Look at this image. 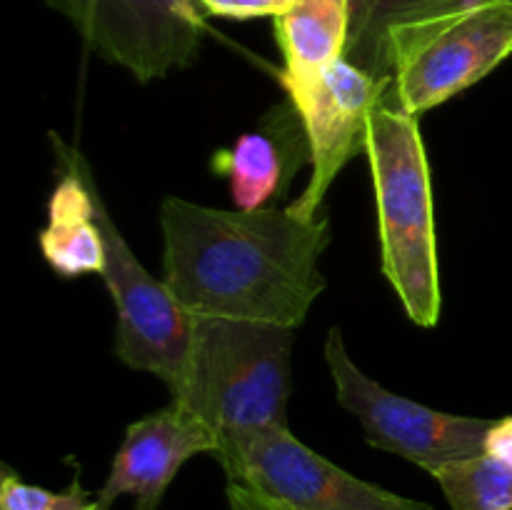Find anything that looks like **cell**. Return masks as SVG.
Here are the masks:
<instances>
[{
    "label": "cell",
    "mask_w": 512,
    "mask_h": 510,
    "mask_svg": "<svg viewBox=\"0 0 512 510\" xmlns=\"http://www.w3.org/2000/svg\"><path fill=\"white\" fill-rule=\"evenodd\" d=\"M160 233L163 280L195 318L298 330L325 290V213L303 218L290 205L218 210L168 195L160 203Z\"/></svg>",
    "instance_id": "1"
},
{
    "label": "cell",
    "mask_w": 512,
    "mask_h": 510,
    "mask_svg": "<svg viewBox=\"0 0 512 510\" xmlns=\"http://www.w3.org/2000/svg\"><path fill=\"white\" fill-rule=\"evenodd\" d=\"M365 155L378 208L380 268L405 315L433 328L443 310L433 185L420 123L385 100L370 118Z\"/></svg>",
    "instance_id": "2"
},
{
    "label": "cell",
    "mask_w": 512,
    "mask_h": 510,
    "mask_svg": "<svg viewBox=\"0 0 512 510\" xmlns=\"http://www.w3.org/2000/svg\"><path fill=\"white\" fill-rule=\"evenodd\" d=\"M293 338L285 325L195 318L188 365L170 400L198 415L220 448L288 425Z\"/></svg>",
    "instance_id": "3"
},
{
    "label": "cell",
    "mask_w": 512,
    "mask_h": 510,
    "mask_svg": "<svg viewBox=\"0 0 512 510\" xmlns=\"http://www.w3.org/2000/svg\"><path fill=\"white\" fill-rule=\"evenodd\" d=\"M512 55V0H478L385 30L370 73L390 100L420 118L480 83Z\"/></svg>",
    "instance_id": "4"
},
{
    "label": "cell",
    "mask_w": 512,
    "mask_h": 510,
    "mask_svg": "<svg viewBox=\"0 0 512 510\" xmlns=\"http://www.w3.org/2000/svg\"><path fill=\"white\" fill-rule=\"evenodd\" d=\"M325 363L338 403L358 418L373 448L400 455L430 475L483 453L493 418L443 413L393 393L353 363L340 328H330L325 338Z\"/></svg>",
    "instance_id": "5"
},
{
    "label": "cell",
    "mask_w": 512,
    "mask_h": 510,
    "mask_svg": "<svg viewBox=\"0 0 512 510\" xmlns=\"http://www.w3.org/2000/svg\"><path fill=\"white\" fill-rule=\"evenodd\" d=\"M213 458L223 465L228 483L293 510H433L355 478L300 443L288 425L225 443Z\"/></svg>",
    "instance_id": "6"
},
{
    "label": "cell",
    "mask_w": 512,
    "mask_h": 510,
    "mask_svg": "<svg viewBox=\"0 0 512 510\" xmlns=\"http://www.w3.org/2000/svg\"><path fill=\"white\" fill-rule=\"evenodd\" d=\"M95 218L105 238V270L100 278L118 313L115 355L128 368L160 378L173 393L188 365L195 315L180 305L163 278H155L140 265L108 215L98 185Z\"/></svg>",
    "instance_id": "7"
},
{
    "label": "cell",
    "mask_w": 512,
    "mask_h": 510,
    "mask_svg": "<svg viewBox=\"0 0 512 510\" xmlns=\"http://www.w3.org/2000/svg\"><path fill=\"white\" fill-rule=\"evenodd\" d=\"M83 43L140 83L165 78L198 58L205 13L198 0H48Z\"/></svg>",
    "instance_id": "8"
},
{
    "label": "cell",
    "mask_w": 512,
    "mask_h": 510,
    "mask_svg": "<svg viewBox=\"0 0 512 510\" xmlns=\"http://www.w3.org/2000/svg\"><path fill=\"white\" fill-rule=\"evenodd\" d=\"M388 78H375L370 70L343 58L330 65L308 90L288 95L303 118L310 145V173L303 193L290 208L303 218H318L325 193L340 170L365 150L370 118L388 100Z\"/></svg>",
    "instance_id": "9"
},
{
    "label": "cell",
    "mask_w": 512,
    "mask_h": 510,
    "mask_svg": "<svg viewBox=\"0 0 512 510\" xmlns=\"http://www.w3.org/2000/svg\"><path fill=\"white\" fill-rule=\"evenodd\" d=\"M218 448V435L198 415L170 400L128 425L98 500L110 510L120 495H133L135 510H158L180 468L200 453L215 455Z\"/></svg>",
    "instance_id": "10"
},
{
    "label": "cell",
    "mask_w": 512,
    "mask_h": 510,
    "mask_svg": "<svg viewBox=\"0 0 512 510\" xmlns=\"http://www.w3.org/2000/svg\"><path fill=\"white\" fill-rule=\"evenodd\" d=\"M303 160H310L308 133L288 98L265 115L258 130L243 133L230 148L215 150L210 165L228 178L238 210H258L283 193Z\"/></svg>",
    "instance_id": "11"
},
{
    "label": "cell",
    "mask_w": 512,
    "mask_h": 510,
    "mask_svg": "<svg viewBox=\"0 0 512 510\" xmlns=\"http://www.w3.org/2000/svg\"><path fill=\"white\" fill-rule=\"evenodd\" d=\"M63 175L48 200V225L40 230L38 245L45 263L60 278L103 275L105 238L95 218V180L83 153L50 133Z\"/></svg>",
    "instance_id": "12"
},
{
    "label": "cell",
    "mask_w": 512,
    "mask_h": 510,
    "mask_svg": "<svg viewBox=\"0 0 512 510\" xmlns=\"http://www.w3.org/2000/svg\"><path fill=\"white\" fill-rule=\"evenodd\" d=\"M275 20L288 95L308 90L333 63L345 58L350 40V0H295Z\"/></svg>",
    "instance_id": "13"
},
{
    "label": "cell",
    "mask_w": 512,
    "mask_h": 510,
    "mask_svg": "<svg viewBox=\"0 0 512 510\" xmlns=\"http://www.w3.org/2000/svg\"><path fill=\"white\" fill-rule=\"evenodd\" d=\"M453 510H512V468L480 453L433 475Z\"/></svg>",
    "instance_id": "14"
},
{
    "label": "cell",
    "mask_w": 512,
    "mask_h": 510,
    "mask_svg": "<svg viewBox=\"0 0 512 510\" xmlns=\"http://www.w3.org/2000/svg\"><path fill=\"white\" fill-rule=\"evenodd\" d=\"M478 0H350V40L345 58L373 70L385 30L418 15L458 8Z\"/></svg>",
    "instance_id": "15"
},
{
    "label": "cell",
    "mask_w": 512,
    "mask_h": 510,
    "mask_svg": "<svg viewBox=\"0 0 512 510\" xmlns=\"http://www.w3.org/2000/svg\"><path fill=\"white\" fill-rule=\"evenodd\" d=\"M0 510H108L98 500V495H90L80 485L78 478L65 490L40 488L20 480L18 475L5 470L0 480Z\"/></svg>",
    "instance_id": "16"
},
{
    "label": "cell",
    "mask_w": 512,
    "mask_h": 510,
    "mask_svg": "<svg viewBox=\"0 0 512 510\" xmlns=\"http://www.w3.org/2000/svg\"><path fill=\"white\" fill-rule=\"evenodd\" d=\"M295 0H198L205 15H218L230 20L278 18Z\"/></svg>",
    "instance_id": "17"
},
{
    "label": "cell",
    "mask_w": 512,
    "mask_h": 510,
    "mask_svg": "<svg viewBox=\"0 0 512 510\" xmlns=\"http://www.w3.org/2000/svg\"><path fill=\"white\" fill-rule=\"evenodd\" d=\"M228 500L230 505L238 510H293L288 508V505L263 498V495L253 493V490H248L245 485L238 483H228Z\"/></svg>",
    "instance_id": "18"
},
{
    "label": "cell",
    "mask_w": 512,
    "mask_h": 510,
    "mask_svg": "<svg viewBox=\"0 0 512 510\" xmlns=\"http://www.w3.org/2000/svg\"><path fill=\"white\" fill-rule=\"evenodd\" d=\"M230 510H235V508H230Z\"/></svg>",
    "instance_id": "19"
},
{
    "label": "cell",
    "mask_w": 512,
    "mask_h": 510,
    "mask_svg": "<svg viewBox=\"0 0 512 510\" xmlns=\"http://www.w3.org/2000/svg\"><path fill=\"white\" fill-rule=\"evenodd\" d=\"M235 510H238V508H235Z\"/></svg>",
    "instance_id": "20"
}]
</instances>
